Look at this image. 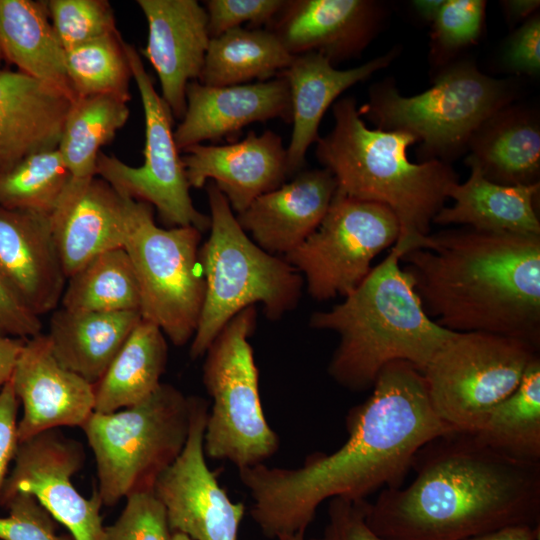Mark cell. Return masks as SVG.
Instances as JSON below:
<instances>
[{"label": "cell", "instance_id": "cell-27", "mask_svg": "<svg viewBox=\"0 0 540 540\" xmlns=\"http://www.w3.org/2000/svg\"><path fill=\"white\" fill-rule=\"evenodd\" d=\"M141 319L138 310L91 312L58 307L46 336L58 362L94 385Z\"/></svg>", "mask_w": 540, "mask_h": 540}, {"label": "cell", "instance_id": "cell-15", "mask_svg": "<svg viewBox=\"0 0 540 540\" xmlns=\"http://www.w3.org/2000/svg\"><path fill=\"white\" fill-rule=\"evenodd\" d=\"M208 412L209 401L191 396L187 441L159 476L153 492L172 532L191 540H238L245 506L229 498L207 465L203 441Z\"/></svg>", "mask_w": 540, "mask_h": 540}, {"label": "cell", "instance_id": "cell-36", "mask_svg": "<svg viewBox=\"0 0 540 540\" xmlns=\"http://www.w3.org/2000/svg\"><path fill=\"white\" fill-rule=\"evenodd\" d=\"M70 178L57 148L33 153L0 172V206L50 215Z\"/></svg>", "mask_w": 540, "mask_h": 540}, {"label": "cell", "instance_id": "cell-19", "mask_svg": "<svg viewBox=\"0 0 540 540\" xmlns=\"http://www.w3.org/2000/svg\"><path fill=\"white\" fill-rule=\"evenodd\" d=\"M148 26L142 54L157 73L173 118L186 110V88L198 81L210 42L208 18L196 0H138Z\"/></svg>", "mask_w": 540, "mask_h": 540}, {"label": "cell", "instance_id": "cell-39", "mask_svg": "<svg viewBox=\"0 0 540 540\" xmlns=\"http://www.w3.org/2000/svg\"><path fill=\"white\" fill-rule=\"evenodd\" d=\"M485 7L483 0H444L432 22L434 49L450 53L475 43L483 28Z\"/></svg>", "mask_w": 540, "mask_h": 540}, {"label": "cell", "instance_id": "cell-30", "mask_svg": "<svg viewBox=\"0 0 540 540\" xmlns=\"http://www.w3.org/2000/svg\"><path fill=\"white\" fill-rule=\"evenodd\" d=\"M167 360L166 336L158 326L141 319L94 384V412L111 413L145 400L162 383Z\"/></svg>", "mask_w": 540, "mask_h": 540}, {"label": "cell", "instance_id": "cell-33", "mask_svg": "<svg viewBox=\"0 0 540 540\" xmlns=\"http://www.w3.org/2000/svg\"><path fill=\"white\" fill-rule=\"evenodd\" d=\"M127 101L108 94L77 97L66 116L58 151L72 179L96 176L102 146L127 122Z\"/></svg>", "mask_w": 540, "mask_h": 540}, {"label": "cell", "instance_id": "cell-16", "mask_svg": "<svg viewBox=\"0 0 540 540\" xmlns=\"http://www.w3.org/2000/svg\"><path fill=\"white\" fill-rule=\"evenodd\" d=\"M11 381L22 407L19 442L61 427L81 428L94 412V385L58 362L44 333L25 340Z\"/></svg>", "mask_w": 540, "mask_h": 540}, {"label": "cell", "instance_id": "cell-21", "mask_svg": "<svg viewBox=\"0 0 540 540\" xmlns=\"http://www.w3.org/2000/svg\"><path fill=\"white\" fill-rule=\"evenodd\" d=\"M50 223L68 279L97 255L124 246L126 198L100 177L70 178Z\"/></svg>", "mask_w": 540, "mask_h": 540}, {"label": "cell", "instance_id": "cell-48", "mask_svg": "<svg viewBox=\"0 0 540 540\" xmlns=\"http://www.w3.org/2000/svg\"><path fill=\"white\" fill-rule=\"evenodd\" d=\"M538 0H508L503 2L508 18L517 21L526 17H531L539 7Z\"/></svg>", "mask_w": 540, "mask_h": 540}, {"label": "cell", "instance_id": "cell-22", "mask_svg": "<svg viewBox=\"0 0 540 540\" xmlns=\"http://www.w3.org/2000/svg\"><path fill=\"white\" fill-rule=\"evenodd\" d=\"M0 273L37 316L59 307L67 278L50 215L0 206Z\"/></svg>", "mask_w": 540, "mask_h": 540}, {"label": "cell", "instance_id": "cell-50", "mask_svg": "<svg viewBox=\"0 0 540 540\" xmlns=\"http://www.w3.org/2000/svg\"><path fill=\"white\" fill-rule=\"evenodd\" d=\"M171 540H191V539L185 534H182L180 532H172Z\"/></svg>", "mask_w": 540, "mask_h": 540}, {"label": "cell", "instance_id": "cell-5", "mask_svg": "<svg viewBox=\"0 0 540 540\" xmlns=\"http://www.w3.org/2000/svg\"><path fill=\"white\" fill-rule=\"evenodd\" d=\"M401 255L392 246L343 302L310 317L311 328L338 334L328 374L350 391L372 388L380 371L394 361L423 372L455 334L426 314L410 276L400 267Z\"/></svg>", "mask_w": 540, "mask_h": 540}, {"label": "cell", "instance_id": "cell-49", "mask_svg": "<svg viewBox=\"0 0 540 540\" xmlns=\"http://www.w3.org/2000/svg\"><path fill=\"white\" fill-rule=\"evenodd\" d=\"M443 3L444 0H415L412 7L422 19L433 22Z\"/></svg>", "mask_w": 540, "mask_h": 540}, {"label": "cell", "instance_id": "cell-2", "mask_svg": "<svg viewBox=\"0 0 540 540\" xmlns=\"http://www.w3.org/2000/svg\"><path fill=\"white\" fill-rule=\"evenodd\" d=\"M407 487L382 489L367 522L384 540H468L540 525V463L500 454L472 433L453 432L416 455Z\"/></svg>", "mask_w": 540, "mask_h": 540}, {"label": "cell", "instance_id": "cell-35", "mask_svg": "<svg viewBox=\"0 0 540 540\" xmlns=\"http://www.w3.org/2000/svg\"><path fill=\"white\" fill-rule=\"evenodd\" d=\"M65 66L75 98L108 94L130 100L132 75L119 32L65 50Z\"/></svg>", "mask_w": 540, "mask_h": 540}, {"label": "cell", "instance_id": "cell-38", "mask_svg": "<svg viewBox=\"0 0 540 540\" xmlns=\"http://www.w3.org/2000/svg\"><path fill=\"white\" fill-rule=\"evenodd\" d=\"M119 517L105 526V540H171L165 509L153 491L129 495Z\"/></svg>", "mask_w": 540, "mask_h": 540}, {"label": "cell", "instance_id": "cell-13", "mask_svg": "<svg viewBox=\"0 0 540 540\" xmlns=\"http://www.w3.org/2000/svg\"><path fill=\"white\" fill-rule=\"evenodd\" d=\"M124 50L144 112V161L141 166L134 167L114 155L100 152L96 175L121 196L155 207L167 225L192 226L203 232L210 228V216L198 211L192 202L190 185L174 139L173 115L156 92L135 47L124 42Z\"/></svg>", "mask_w": 540, "mask_h": 540}, {"label": "cell", "instance_id": "cell-4", "mask_svg": "<svg viewBox=\"0 0 540 540\" xmlns=\"http://www.w3.org/2000/svg\"><path fill=\"white\" fill-rule=\"evenodd\" d=\"M332 113L334 126L315 142V155L333 175L337 191L387 206L399 223L394 246L402 254L424 248L449 188L459 182L457 173L439 159L411 162L407 149L416 138L404 131L368 128L353 97L335 101Z\"/></svg>", "mask_w": 540, "mask_h": 540}, {"label": "cell", "instance_id": "cell-18", "mask_svg": "<svg viewBox=\"0 0 540 540\" xmlns=\"http://www.w3.org/2000/svg\"><path fill=\"white\" fill-rule=\"evenodd\" d=\"M181 152L190 187L200 189L212 181L235 214L290 177L286 148L272 130L261 135L250 131L243 140L226 145L196 144Z\"/></svg>", "mask_w": 540, "mask_h": 540}, {"label": "cell", "instance_id": "cell-28", "mask_svg": "<svg viewBox=\"0 0 540 540\" xmlns=\"http://www.w3.org/2000/svg\"><path fill=\"white\" fill-rule=\"evenodd\" d=\"M0 51L18 71L75 95L65 66V49L49 18L46 1L0 0Z\"/></svg>", "mask_w": 540, "mask_h": 540}, {"label": "cell", "instance_id": "cell-32", "mask_svg": "<svg viewBox=\"0 0 540 540\" xmlns=\"http://www.w3.org/2000/svg\"><path fill=\"white\" fill-rule=\"evenodd\" d=\"M474 434L514 460L540 463V357L527 366L520 384L495 406Z\"/></svg>", "mask_w": 540, "mask_h": 540}, {"label": "cell", "instance_id": "cell-43", "mask_svg": "<svg viewBox=\"0 0 540 540\" xmlns=\"http://www.w3.org/2000/svg\"><path fill=\"white\" fill-rule=\"evenodd\" d=\"M40 333V317L22 302L0 273V336L26 340Z\"/></svg>", "mask_w": 540, "mask_h": 540}, {"label": "cell", "instance_id": "cell-1", "mask_svg": "<svg viewBox=\"0 0 540 540\" xmlns=\"http://www.w3.org/2000/svg\"><path fill=\"white\" fill-rule=\"evenodd\" d=\"M372 388L349 410L348 438L334 452L312 453L295 468L261 463L238 470L252 500L250 515L266 538L305 540L325 500H361L400 487L426 444L456 432L436 415L423 374L412 364L389 363Z\"/></svg>", "mask_w": 540, "mask_h": 540}, {"label": "cell", "instance_id": "cell-51", "mask_svg": "<svg viewBox=\"0 0 540 540\" xmlns=\"http://www.w3.org/2000/svg\"><path fill=\"white\" fill-rule=\"evenodd\" d=\"M2 61H3V57H2V54H1V51H0V65H1Z\"/></svg>", "mask_w": 540, "mask_h": 540}, {"label": "cell", "instance_id": "cell-31", "mask_svg": "<svg viewBox=\"0 0 540 540\" xmlns=\"http://www.w3.org/2000/svg\"><path fill=\"white\" fill-rule=\"evenodd\" d=\"M293 57L266 28H234L210 39L198 82L232 86L267 81L283 72Z\"/></svg>", "mask_w": 540, "mask_h": 540}, {"label": "cell", "instance_id": "cell-24", "mask_svg": "<svg viewBox=\"0 0 540 540\" xmlns=\"http://www.w3.org/2000/svg\"><path fill=\"white\" fill-rule=\"evenodd\" d=\"M73 101L20 71L0 69V172L56 149Z\"/></svg>", "mask_w": 540, "mask_h": 540}, {"label": "cell", "instance_id": "cell-9", "mask_svg": "<svg viewBox=\"0 0 540 540\" xmlns=\"http://www.w3.org/2000/svg\"><path fill=\"white\" fill-rule=\"evenodd\" d=\"M255 306L236 314L205 352L203 384L212 399L204 431L206 457L237 469L264 463L280 447L268 424L259 393V373L249 338L256 326Z\"/></svg>", "mask_w": 540, "mask_h": 540}, {"label": "cell", "instance_id": "cell-11", "mask_svg": "<svg viewBox=\"0 0 540 540\" xmlns=\"http://www.w3.org/2000/svg\"><path fill=\"white\" fill-rule=\"evenodd\" d=\"M537 356L538 348L516 338L455 333L422 372L433 410L456 432L475 433Z\"/></svg>", "mask_w": 540, "mask_h": 540}, {"label": "cell", "instance_id": "cell-10", "mask_svg": "<svg viewBox=\"0 0 540 540\" xmlns=\"http://www.w3.org/2000/svg\"><path fill=\"white\" fill-rule=\"evenodd\" d=\"M201 235L192 226L161 228L151 205L126 198L123 247L138 282L139 312L176 346L192 340L203 305Z\"/></svg>", "mask_w": 540, "mask_h": 540}, {"label": "cell", "instance_id": "cell-26", "mask_svg": "<svg viewBox=\"0 0 540 540\" xmlns=\"http://www.w3.org/2000/svg\"><path fill=\"white\" fill-rule=\"evenodd\" d=\"M464 183L448 190L453 200L434 217L439 225H463L479 231L540 236L535 210L540 182L531 185H502L488 180L472 162Z\"/></svg>", "mask_w": 540, "mask_h": 540}, {"label": "cell", "instance_id": "cell-17", "mask_svg": "<svg viewBox=\"0 0 540 540\" xmlns=\"http://www.w3.org/2000/svg\"><path fill=\"white\" fill-rule=\"evenodd\" d=\"M383 18V5L371 0H285L264 28L292 56L315 52L334 65L359 56Z\"/></svg>", "mask_w": 540, "mask_h": 540}, {"label": "cell", "instance_id": "cell-20", "mask_svg": "<svg viewBox=\"0 0 540 540\" xmlns=\"http://www.w3.org/2000/svg\"><path fill=\"white\" fill-rule=\"evenodd\" d=\"M281 119L291 124L289 86L280 75L261 82L208 86L192 81L186 88V110L174 130L179 151L219 140L255 122Z\"/></svg>", "mask_w": 540, "mask_h": 540}, {"label": "cell", "instance_id": "cell-41", "mask_svg": "<svg viewBox=\"0 0 540 540\" xmlns=\"http://www.w3.org/2000/svg\"><path fill=\"white\" fill-rule=\"evenodd\" d=\"M285 0H207L204 8L208 18L210 38L242 27H266L281 10Z\"/></svg>", "mask_w": 540, "mask_h": 540}, {"label": "cell", "instance_id": "cell-37", "mask_svg": "<svg viewBox=\"0 0 540 540\" xmlns=\"http://www.w3.org/2000/svg\"><path fill=\"white\" fill-rule=\"evenodd\" d=\"M53 29L65 50L118 32L106 0L46 1Z\"/></svg>", "mask_w": 540, "mask_h": 540}, {"label": "cell", "instance_id": "cell-14", "mask_svg": "<svg viewBox=\"0 0 540 540\" xmlns=\"http://www.w3.org/2000/svg\"><path fill=\"white\" fill-rule=\"evenodd\" d=\"M84 462L83 445L59 429L20 442L0 506L16 493H28L74 540H105L103 504L96 488L85 498L72 482Z\"/></svg>", "mask_w": 540, "mask_h": 540}, {"label": "cell", "instance_id": "cell-6", "mask_svg": "<svg viewBox=\"0 0 540 540\" xmlns=\"http://www.w3.org/2000/svg\"><path fill=\"white\" fill-rule=\"evenodd\" d=\"M205 186L211 223L199 251L205 293L189 350L192 359L203 356L222 328L247 307L260 303L268 319L283 317L297 306L304 284L284 258L248 236L212 181Z\"/></svg>", "mask_w": 540, "mask_h": 540}, {"label": "cell", "instance_id": "cell-42", "mask_svg": "<svg viewBox=\"0 0 540 540\" xmlns=\"http://www.w3.org/2000/svg\"><path fill=\"white\" fill-rule=\"evenodd\" d=\"M368 506L366 499H330L322 534L309 540H384L367 522Z\"/></svg>", "mask_w": 540, "mask_h": 540}, {"label": "cell", "instance_id": "cell-46", "mask_svg": "<svg viewBox=\"0 0 540 540\" xmlns=\"http://www.w3.org/2000/svg\"><path fill=\"white\" fill-rule=\"evenodd\" d=\"M25 339L0 336V391L11 379Z\"/></svg>", "mask_w": 540, "mask_h": 540}, {"label": "cell", "instance_id": "cell-8", "mask_svg": "<svg viewBox=\"0 0 540 540\" xmlns=\"http://www.w3.org/2000/svg\"><path fill=\"white\" fill-rule=\"evenodd\" d=\"M512 94L506 81L483 74L472 63H459L414 96L401 95L391 83H377L358 112L377 129L413 135L424 161L442 160L468 145L484 122L509 106Z\"/></svg>", "mask_w": 540, "mask_h": 540}, {"label": "cell", "instance_id": "cell-44", "mask_svg": "<svg viewBox=\"0 0 540 540\" xmlns=\"http://www.w3.org/2000/svg\"><path fill=\"white\" fill-rule=\"evenodd\" d=\"M505 64L517 73L540 71V19L535 13L513 34L504 50Z\"/></svg>", "mask_w": 540, "mask_h": 540}, {"label": "cell", "instance_id": "cell-23", "mask_svg": "<svg viewBox=\"0 0 540 540\" xmlns=\"http://www.w3.org/2000/svg\"><path fill=\"white\" fill-rule=\"evenodd\" d=\"M336 189V181L327 169L301 170L235 215L259 247L285 256L317 229Z\"/></svg>", "mask_w": 540, "mask_h": 540}, {"label": "cell", "instance_id": "cell-7", "mask_svg": "<svg viewBox=\"0 0 540 540\" xmlns=\"http://www.w3.org/2000/svg\"><path fill=\"white\" fill-rule=\"evenodd\" d=\"M190 412L191 396L161 383L138 404L90 415L81 429L95 458L96 490L103 506L153 491L185 446Z\"/></svg>", "mask_w": 540, "mask_h": 540}, {"label": "cell", "instance_id": "cell-45", "mask_svg": "<svg viewBox=\"0 0 540 540\" xmlns=\"http://www.w3.org/2000/svg\"><path fill=\"white\" fill-rule=\"evenodd\" d=\"M19 401L11 379L0 391V502L3 487L18 446Z\"/></svg>", "mask_w": 540, "mask_h": 540}, {"label": "cell", "instance_id": "cell-47", "mask_svg": "<svg viewBox=\"0 0 540 540\" xmlns=\"http://www.w3.org/2000/svg\"><path fill=\"white\" fill-rule=\"evenodd\" d=\"M468 540H540V525L507 527Z\"/></svg>", "mask_w": 540, "mask_h": 540}, {"label": "cell", "instance_id": "cell-34", "mask_svg": "<svg viewBox=\"0 0 540 540\" xmlns=\"http://www.w3.org/2000/svg\"><path fill=\"white\" fill-rule=\"evenodd\" d=\"M60 304L72 311H139L138 282L124 247L97 255L71 275Z\"/></svg>", "mask_w": 540, "mask_h": 540}, {"label": "cell", "instance_id": "cell-40", "mask_svg": "<svg viewBox=\"0 0 540 540\" xmlns=\"http://www.w3.org/2000/svg\"><path fill=\"white\" fill-rule=\"evenodd\" d=\"M8 511L0 517V540H74L58 534L57 522L28 493H16L1 504Z\"/></svg>", "mask_w": 540, "mask_h": 540}, {"label": "cell", "instance_id": "cell-12", "mask_svg": "<svg viewBox=\"0 0 540 540\" xmlns=\"http://www.w3.org/2000/svg\"><path fill=\"white\" fill-rule=\"evenodd\" d=\"M399 231L387 206L336 189L317 229L283 258L301 274L313 299L345 297L371 271L372 260L396 243Z\"/></svg>", "mask_w": 540, "mask_h": 540}, {"label": "cell", "instance_id": "cell-25", "mask_svg": "<svg viewBox=\"0 0 540 540\" xmlns=\"http://www.w3.org/2000/svg\"><path fill=\"white\" fill-rule=\"evenodd\" d=\"M395 51L350 69H337L322 54L296 55L279 75L288 83L292 110V133L286 148L289 176L302 170L308 148L319 138L326 110L345 90L388 66Z\"/></svg>", "mask_w": 540, "mask_h": 540}, {"label": "cell", "instance_id": "cell-3", "mask_svg": "<svg viewBox=\"0 0 540 540\" xmlns=\"http://www.w3.org/2000/svg\"><path fill=\"white\" fill-rule=\"evenodd\" d=\"M426 314L455 333L484 332L540 348V236L463 227L400 256Z\"/></svg>", "mask_w": 540, "mask_h": 540}, {"label": "cell", "instance_id": "cell-29", "mask_svg": "<svg viewBox=\"0 0 540 540\" xmlns=\"http://www.w3.org/2000/svg\"><path fill=\"white\" fill-rule=\"evenodd\" d=\"M474 163L490 181L502 185L539 182L540 131L528 112L505 107L484 122L468 142Z\"/></svg>", "mask_w": 540, "mask_h": 540}]
</instances>
